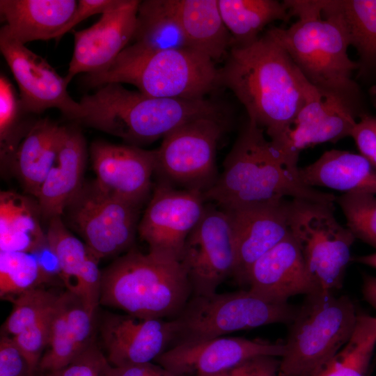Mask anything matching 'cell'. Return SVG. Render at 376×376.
<instances>
[{
    "label": "cell",
    "mask_w": 376,
    "mask_h": 376,
    "mask_svg": "<svg viewBox=\"0 0 376 376\" xmlns=\"http://www.w3.org/2000/svg\"><path fill=\"white\" fill-rule=\"evenodd\" d=\"M219 73L221 86L234 93L249 120L270 140L285 131L304 103L298 68L266 33L251 44L232 46Z\"/></svg>",
    "instance_id": "obj_1"
},
{
    "label": "cell",
    "mask_w": 376,
    "mask_h": 376,
    "mask_svg": "<svg viewBox=\"0 0 376 376\" xmlns=\"http://www.w3.org/2000/svg\"><path fill=\"white\" fill-rule=\"evenodd\" d=\"M298 19L289 28L272 27L266 34L287 52L314 86L340 99L354 111L359 89L352 79L359 64L347 54L349 34L331 0L283 1Z\"/></svg>",
    "instance_id": "obj_2"
},
{
    "label": "cell",
    "mask_w": 376,
    "mask_h": 376,
    "mask_svg": "<svg viewBox=\"0 0 376 376\" xmlns=\"http://www.w3.org/2000/svg\"><path fill=\"white\" fill-rule=\"evenodd\" d=\"M264 130L248 121L224 162L205 201L224 210L282 198L334 203L336 197L304 184L299 167L265 137Z\"/></svg>",
    "instance_id": "obj_3"
},
{
    "label": "cell",
    "mask_w": 376,
    "mask_h": 376,
    "mask_svg": "<svg viewBox=\"0 0 376 376\" xmlns=\"http://www.w3.org/2000/svg\"><path fill=\"white\" fill-rule=\"evenodd\" d=\"M79 103L82 111L77 121L134 146L164 138L197 118L222 116L221 109L205 98L153 97L116 83L99 87Z\"/></svg>",
    "instance_id": "obj_4"
},
{
    "label": "cell",
    "mask_w": 376,
    "mask_h": 376,
    "mask_svg": "<svg viewBox=\"0 0 376 376\" xmlns=\"http://www.w3.org/2000/svg\"><path fill=\"white\" fill-rule=\"evenodd\" d=\"M192 296L180 260L130 250L102 272L100 304L143 318H176Z\"/></svg>",
    "instance_id": "obj_5"
},
{
    "label": "cell",
    "mask_w": 376,
    "mask_h": 376,
    "mask_svg": "<svg viewBox=\"0 0 376 376\" xmlns=\"http://www.w3.org/2000/svg\"><path fill=\"white\" fill-rule=\"evenodd\" d=\"M86 86L130 84L150 97L197 100L220 84L214 61L192 49L150 50L134 44L127 46L107 68L87 73Z\"/></svg>",
    "instance_id": "obj_6"
},
{
    "label": "cell",
    "mask_w": 376,
    "mask_h": 376,
    "mask_svg": "<svg viewBox=\"0 0 376 376\" xmlns=\"http://www.w3.org/2000/svg\"><path fill=\"white\" fill-rule=\"evenodd\" d=\"M290 323L278 376H314L350 338L358 314L347 296L315 292Z\"/></svg>",
    "instance_id": "obj_7"
},
{
    "label": "cell",
    "mask_w": 376,
    "mask_h": 376,
    "mask_svg": "<svg viewBox=\"0 0 376 376\" xmlns=\"http://www.w3.org/2000/svg\"><path fill=\"white\" fill-rule=\"evenodd\" d=\"M297 311V308L288 303L271 302L249 290L191 296L173 319L176 335L172 346L270 324H290Z\"/></svg>",
    "instance_id": "obj_8"
},
{
    "label": "cell",
    "mask_w": 376,
    "mask_h": 376,
    "mask_svg": "<svg viewBox=\"0 0 376 376\" xmlns=\"http://www.w3.org/2000/svg\"><path fill=\"white\" fill-rule=\"evenodd\" d=\"M290 228L317 291L340 288L356 237L338 222L334 203L292 199Z\"/></svg>",
    "instance_id": "obj_9"
},
{
    "label": "cell",
    "mask_w": 376,
    "mask_h": 376,
    "mask_svg": "<svg viewBox=\"0 0 376 376\" xmlns=\"http://www.w3.org/2000/svg\"><path fill=\"white\" fill-rule=\"evenodd\" d=\"M224 130L221 116L189 121L166 134L155 151V171L162 180L203 194L217 181L218 142Z\"/></svg>",
    "instance_id": "obj_10"
},
{
    "label": "cell",
    "mask_w": 376,
    "mask_h": 376,
    "mask_svg": "<svg viewBox=\"0 0 376 376\" xmlns=\"http://www.w3.org/2000/svg\"><path fill=\"white\" fill-rule=\"evenodd\" d=\"M67 208L84 243L99 260L132 246L139 206L102 191L93 182L83 185Z\"/></svg>",
    "instance_id": "obj_11"
},
{
    "label": "cell",
    "mask_w": 376,
    "mask_h": 376,
    "mask_svg": "<svg viewBox=\"0 0 376 376\" xmlns=\"http://www.w3.org/2000/svg\"><path fill=\"white\" fill-rule=\"evenodd\" d=\"M180 262L189 278L192 296L209 295L233 276L236 256L228 213L214 203L205 204L203 215L189 234Z\"/></svg>",
    "instance_id": "obj_12"
},
{
    "label": "cell",
    "mask_w": 376,
    "mask_h": 376,
    "mask_svg": "<svg viewBox=\"0 0 376 376\" xmlns=\"http://www.w3.org/2000/svg\"><path fill=\"white\" fill-rule=\"evenodd\" d=\"M299 76L304 103L285 131L269 139L295 164L306 148L350 136L357 123L354 111L340 99L312 85L299 70Z\"/></svg>",
    "instance_id": "obj_13"
},
{
    "label": "cell",
    "mask_w": 376,
    "mask_h": 376,
    "mask_svg": "<svg viewBox=\"0 0 376 376\" xmlns=\"http://www.w3.org/2000/svg\"><path fill=\"white\" fill-rule=\"evenodd\" d=\"M205 201L200 190L176 189L161 180L138 226L149 251L180 260L185 242L203 215Z\"/></svg>",
    "instance_id": "obj_14"
},
{
    "label": "cell",
    "mask_w": 376,
    "mask_h": 376,
    "mask_svg": "<svg viewBox=\"0 0 376 376\" xmlns=\"http://www.w3.org/2000/svg\"><path fill=\"white\" fill-rule=\"evenodd\" d=\"M0 49L18 85L26 113L56 108L68 118L79 120L82 111L79 103L68 94L65 79L43 58L3 35H0Z\"/></svg>",
    "instance_id": "obj_15"
},
{
    "label": "cell",
    "mask_w": 376,
    "mask_h": 376,
    "mask_svg": "<svg viewBox=\"0 0 376 376\" xmlns=\"http://www.w3.org/2000/svg\"><path fill=\"white\" fill-rule=\"evenodd\" d=\"M285 344L240 337H217L169 347L155 361L178 376H213L259 355L282 357Z\"/></svg>",
    "instance_id": "obj_16"
},
{
    "label": "cell",
    "mask_w": 376,
    "mask_h": 376,
    "mask_svg": "<svg viewBox=\"0 0 376 376\" xmlns=\"http://www.w3.org/2000/svg\"><path fill=\"white\" fill-rule=\"evenodd\" d=\"M224 210L228 214L235 242L236 265L233 276L240 283H246L253 264L290 233L292 199Z\"/></svg>",
    "instance_id": "obj_17"
},
{
    "label": "cell",
    "mask_w": 376,
    "mask_h": 376,
    "mask_svg": "<svg viewBox=\"0 0 376 376\" xmlns=\"http://www.w3.org/2000/svg\"><path fill=\"white\" fill-rule=\"evenodd\" d=\"M100 334L109 363L122 367L155 361L173 345L176 325L173 319L109 313Z\"/></svg>",
    "instance_id": "obj_18"
},
{
    "label": "cell",
    "mask_w": 376,
    "mask_h": 376,
    "mask_svg": "<svg viewBox=\"0 0 376 376\" xmlns=\"http://www.w3.org/2000/svg\"><path fill=\"white\" fill-rule=\"evenodd\" d=\"M141 1L119 0L91 26L74 31V51L65 81L109 66L132 40Z\"/></svg>",
    "instance_id": "obj_19"
},
{
    "label": "cell",
    "mask_w": 376,
    "mask_h": 376,
    "mask_svg": "<svg viewBox=\"0 0 376 376\" xmlns=\"http://www.w3.org/2000/svg\"><path fill=\"white\" fill-rule=\"evenodd\" d=\"M90 154L95 185L109 194L140 206L150 193L155 151L95 141Z\"/></svg>",
    "instance_id": "obj_20"
},
{
    "label": "cell",
    "mask_w": 376,
    "mask_h": 376,
    "mask_svg": "<svg viewBox=\"0 0 376 376\" xmlns=\"http://www.w3.org/2000/svg\"><path fill=\"white\" fill-rule=\"evenodd\" d=\"M246 283L254 294L278 304L287 303L292 296L318 292L291 232L253 264Z\"/></svg>",
    "instance_id": "obj_21"
},
{
    "label": "cell",
    "mask_w": 376,
    "mask_h": 376,
    "mask_svg": "<svg viewBox=\"0 0 376 376\" xmlns=\"http://www.w3.org/2000/svg\"><path fill=\"white\" fill-rule=\"evenodd\" d=\"M86 154L81 133L64 126L54 163L36 196L42 215L49 219L61 217L79 193Z\"/></svg>",
    "instance_id": "obj_22"
},
{
    "label": "cell",
    "mask_w": 376,
    "mask_h": 376,
    "mask_svg": "<svg viewBox=\"0 0 376 376\" xmlns=\"http://www.w3.org/2000/svg\"><path fill=\"white\" fill-rule=\"evenodd\" d=\"M78 1L75 0H1L0 30L23 45L34 40L53 39L68 22Z\"/></svg>",
    "instance_id": "obj_23"
},
{
    "label": "cell",
    "mask_w": 376,
    "mask_h": 376,
    "mask_svg": "<svg viewBox=\"0 0 376 376\" xmlns=\"http://www.w3.org/2000/svg\"><path fill=\"white\" fill-rule=\"evenodd\" d=\"M181 29L190 49L219 61L232 46L222 20L218 0H164Z\"/></svg>",
    "instance_id": "obj_24"
},
{
    "label": "cell",
    "mask_w": 376,
    "mask_h": 376,
    "mask_svg": "<svg viewBox=\"0 0 376 376\" xmlns=\"http://www.w3.org/2000/svg\"><path fill=\"white\" fill-rule=\"evenodd\" d=\"M302 182L344 191H361L376 194V168L361 154L331 150L315 162L299 168Z\"/></svg>",
    "instance_id": "obj_25"
},
{
    "label": "cell",
    "mask_w": 376,
    "mask_h": 376,
    "mask_svg": "<svg viewBox=\"0 0 376 376\" xmlns=\"http://www.w3.org/2000/svg\"><path fill=\"white\" fill-rule=\"evenodd\" d=\"M64 125L48 118L32 124L12 158L26 191L36 196L56 157Z\"/></svg>",
    "instance_id": "obj_26"
},
{
    "label": "cell",
    "mask_w": 376,
    "mask_h": 376,
    "mask_svg": "<svg viewBox=\"0 0 376 376\" xmlns=\"http://www.w3.org/2000/svg\"><path fill=\"white\" fill-rule=\"evenodd\" d=\"M39 207L14 191L0 194V251L36 253L47 244Z\"/></svg>",
    "instance_id": "obj_27"
},
{
    "label": "cell",
    "mask_w": 376,
    "mask_h": 376,
    "mask_svg": "<svg viewBox=\"0 0 376 376\" xmlns=\"http://www.w3.org/2000/svg\"><path fill=\"white\" fill-rule=\"evenodd\" d=\"M218 6L232 46L251 44L268 24L291 17L285 3L276 0H218Z\"/></svg>",
    "instance_id": "obj_28"
},
{
    "label": "cell",
    "mask_w": 376,
    "mask_h": 376,
    "mask_svg": "<svg viewBox=\"0 0 376 376\" xmlns=\"http://www.w3.org/2000/svg\"><path fill=\"white\" fill-rule=\"evenodd\" d=\"M132 40V44L150 50L190 49L164 0L140 1Z\"/></svg>",
    "instance_id": "obj_29"
},
{
    "label": "cell",
    "mask_w": 376,
    "mask_h": 376,
    "mask_svg": "<svg viewBox=\"0 0 376 376\" xmlns=\"http://www.w3.org/2000/svg\"><path fill=\"white\" fill-rule=\"evenodd\" d=\"M375 346L376 317L358 314L347 343L314 376H368Z\"/></svg>",
    "instance_id": "obj_30"
},
{
    "label": "cell",
    "mask_w": 376,
    "mask_h": 376,
    "mask_svg": "<svg viewBox=\"0 0 376 376\" xmlns=\"http://www.w3.org/2000/svg\"><path fill=\"white\" fill-rule=\"evenodd\" d=\"M47 245L56 258L61 277L68 290L75 293L80 278L95 260L86 244L64 226L61 217L49 219Z\"/></svg>",
    "instance_id": "obj_31"
},
{
    "label": "cell",
    "mask_w": 376,
    "mask_h": 376,
    "mask_svg": "<svg viewBox=\"0 0 376 376\" xmlns=\"http://www.w3.org/2000/svg\"><path fill=\"white\" fill-rule=\"evenodd\" d=\"M363 63L376 65V0H331Z\"/></svg>",
    "instance_id": "obj_32"
},
{
    "label": "cell",
    "mask_w": 376,
    "mask_h": 376,
    "mask_svg": "<svg viewBox=\"0 0 376 376\" xmlns=\"http://www.w3.org/2000/svg\"><path fill=\"white\" fill-rule=\"evenodd\" d=\"M33 253L0 251V296H17L38 288L48 274Z\"/></svg>",
    "instance_id": "obj_33"
},
{
    "label": "cell",
    "mask_w": 376,
    "mask_h": 376,
    "mask_svg": "<svg viewBox=\"0 0 376 376\" xmlns=\"http://www.w3.org/2000/svg\"><path fill=\"white\" fill-rule=\"evenodd\" d=\"M81 353L78 351L66 318L65 294L58 295L55 304L49 339L38 370L49 373L70 363Z\"/></svg>",
    "instance_id": "obj_34"
},
{
    "label": "cell",
    "mask_w": 376,
    "mask_h": 376,
    "mask_svg": "<svg viewBox=\"0 0 376 376\" xmlns=\"http://www.w3.org/2000/svg\"><path fill=\"white\" fill-rule=\"evenodd\" d=\"M58 295L38 287L16 296L2 335L14 337L36 324L53 308Z\"/></svg>",
    "instance_id": "obj_35"
},
{
    "label": "cell",
    "mask_w": 376,
    "mask_h": 376,
    "mask_svg": "<svg viewBox=\"0 0 376 376\" xmlns=\"http://www.w3.org/2000/svg\"><path fill=\"white\" fill-rule=\"evenodd\" d=\"M347 220V228L376 249V194L350 191L336 197Z\"/></svg>",
    "instance_id": "obj_36"
},
{
    "label": "cell",
    "mask_w": 376,
    "mask_h": 376,
    "mask_svg": "<svg viewBox=\"0 0 376 376\" xmlns=\"http://www.w3.org/2000/svg\"><path fill=\"white\" fill-rule=\"evenodd\" d=\"M26 113L10 81L0 75V146L1 159L12 157L19 143L22 116Z\"/></svg>",
    "instance_id": "obj_37"
},
{
    "label": "cell",
    "mask_w": 376,
    "mask_h": 376,
    "mask_svg": "<svg viewBox=\"0 0 376 376\" xmlns=\"http://www.w3.org/2000/svg\"><path fill=\"white\" fill-rule=\"evenodd\" d=\"M54 306L36 324L12 337L27 359L33 374L49 343Z\"/></svg>",
    "instance_id": "obj_38"
},
{
    "label": "cell",
    "mask_w": 376,
    "mask_h": 376,
    "mask_svg": "<svg viewBox=\"0 0 376 376\" xmlns=\"http://www.w3.org/2000/svg\"><path fill=\"white\" fill-rule=\"evenodd\" d=\"M109 363L93 343L70 363L47 376H106Z\"/></svg>",
    "instance_id": "obj_39"
},
{
    "label": "cell",
    "mask_w": 376,
    "mask_h": 376,
    "mask_svg": "<svg viewBox=\"0 0 376 376\" xmlns=\"http://www.w3.org/2000/svg\"><path fill=\"white\" fill-rule=\"evenodd\" d=\"M29 363L12 337L0 339V376H33Z\"/></svg>",
    "instance_id": "obj_40"
},
{
    "label": "cell",
    "mask_w": 376,
    "mask_h": 376,
    "mask_svg": "<svg viewBox=\"0 0 376 376\" xmlns=\"http://www.w3.org/2000/svg\"><path fill=\"white\" fill-rule=\"evenodd\" d=\"M360 154L376 168V117L361 114L351 132Z\"/></svg>",
    "instance_id": "obj_41"
},
{
    "label": "cell",
    "mask_w": 376,
    "mask_h": 376,
    "mask_svg": "<svg viewBox=\"0 0 376 376\" xmlns=\"http://www.w3.org/2000/svg\"><path fill=\"white\" fill-rule=\"evenodd\" d=\"M276 357L259 355L213 376H278L280 360Z\"/></svg>",
    "instance_id": "obj_42"
},
{
    "label": "cell",
    "mask_w": 376,
    "mask_h": 376,
    "mask_svg": "<svg viewBox=\"0 0 376 376\" xmlns=\"http://www.w3.org/2000/svg\"><path fill=\"white\" fill-rule=\"evenodd\" d=\"M119 0H79L72 16L68 22L55 35L58 40L75 26L90 16L103 14L116 6Z\"/></svg>",
    "instance_id": "obj_43"
},
{
    "label": "cell",
    "mask_w": 376,
    "mask_h": 376,
    "mask_svg": "<svg viewBox=\"0 0 376 376\" xmlns=\"http://www.w3.org/2000/svg\"><path fill=\"white\" fill-rule=\"evenodd\" d=\"M106 376H178L152 362L114 367L109 365Z\"/></svg>",
    "instance_id": "obj_44"
},
{
    "label": "cell",
    "mask_w": 376,
    "mask_h": 376,
    "mask_svg": "<svg viewBox=\"0 0 376 376\" xmlns=\"http://www.w3.org/2000/svg\"><path fill=\"white\" fill-rule=\"evenodd\" d=\"M362 293L366 301L376 309V277L366 275L363 277Z\"/></svg>",
    "instance_id": "obj_45"
},
{
    "label": "cell",
    "mask_w": 376,
    "mask_h": 376,
    "mask_svg": "<svg viewBox=\"0 0 376 376\" xmlns=\"http://www.w3.org/2000/svg\"><path fill=\"white\" fill-rule=\"evenodd\" d=\"M352 260L376 269V251L352 258Z\"/></svg>",
    "instance_id": "obj_46"
},
{
    "label": "cell",
    "mask_w": 376,
    "mask_h": 376,
    "mask_svg": "<svg viewBox=\"0 0 376 376\" xmlns=\"http://www.w3.org/2000/svg\"><path fill=\"white\" fill-rule=\"evenodd\" d=\"M372 93H373V95L374 97V104H375V105L376 107V87H374L373 88Z\"/></svg>",
    "instance_id": "obj_47"
}]
</instances>
